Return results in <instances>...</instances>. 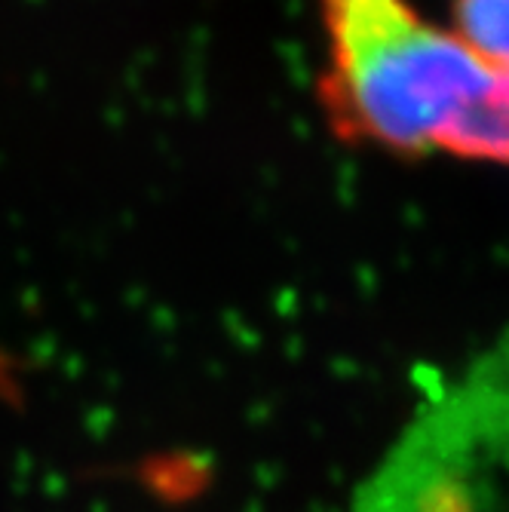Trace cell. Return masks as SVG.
Wrapping results in <instances>:
<instances>
[{
	"instance_id": "cell-2",
	"label": "cell",
	"mask_w": 509,
	"mask_h": 512,
	"mask_svg": "<svg viewBox=\"0 0 509 512\" xmlns=\"http://www.w3.org/2000/svg\"><path fill=\"white\" fill-rule=\"evenodd\" d=\"M503 375L497 347L439 384L359 482L350 512H491L506 460Z\"/></svg>"
},
{
	"instance_id": "cell-1",
	"label": "cell",
	"mask_w": 509,
	"mask_h": 512,
	"mask_svg": "<svg viewBox=\"0 0 509 512\" xmlns=\"http://www.w3.org/2000/svg\"><path fill=\"white\" fill-rule=\"evenodd\" d=\"M316 102L341 145L503 166L509 80L411 0H319Z\"/></svg>"
},
{
	"instance_id": "cell-3",
	"label": "cell",
	"mask_w": 509,
	"mask_h": 512,
	"mask_svg": "<svg viewBox=\"0 0 509 512\" xmlns=\"http://www.w3.org/2000/svg\"><path fill=\"white\" fill-rule=\"evenodd\" d=\"M509 0H451V34L488 68H509Z\"/></svg>"
}]
</instances>
